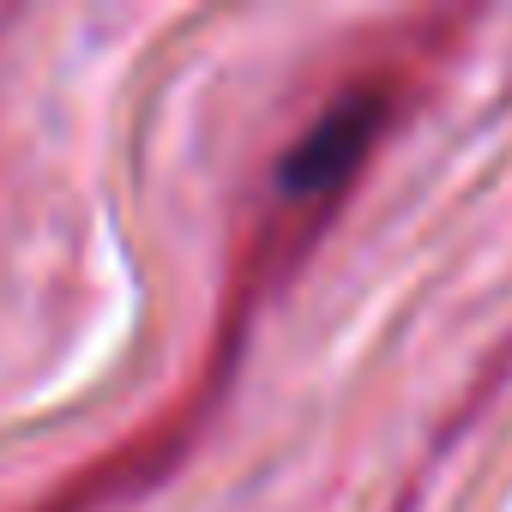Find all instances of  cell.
Instances as JSON below:
<instances>
[{"label": "cell", "mask_w": 512, "mask_h": 512, "mask_svg": "<svg viewBox=\"0 0 512 512\" xmlns=\"http://www.w3.org/2000/svg\"><path fill=\"white\" fill-rule=\"evenodd\" d=\"M374 127H380V103H374V97L326 109V121L302 139L296 163L284 169L290 193H320V187H332V181H338V175L362 157V145L374 139Z\"/></svg>", "instance_id": "obj_1"}]
</instances>
